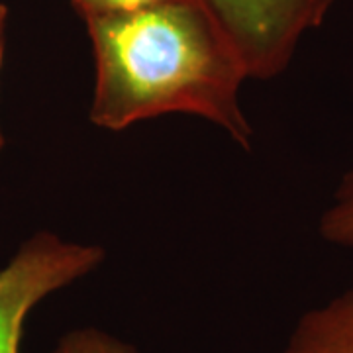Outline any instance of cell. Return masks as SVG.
Instances as JSON below:
<instances>
[{
	"mask_svg": "<svg viewBox=\"0 0 353 353\" xmlns=\"http://www.w3.org/2000/svg\"><path fill=\"white\" fill-rule=\"evenodd\" d=\"M94 53L88 120L122 132L163 114H192L243 150L253 130L241 110L245 65L206 0H161L85 22Z\"/></svg>",
	"mask_w": 353,
	"mask_h": 353,
	"instance_id": "obj_1",
	"label": "cell"
},
{
	"mask_svg": "<svg viewBox=\"0 0 353 353\" xmlns=\"http://www.w3.org/2000/svg\"><path fill=\"white\" fill-rule=\"evenodd\" d=\"M104 250L38 232L0 269V353H20L28 314L43 299L97 271Z\"/></svg>",
	"mask_w": 353,
	"mask_h": 353,
	"instance_id": "obj_2",
	"label": "cell"
},
{
	"mask_svg": "<svg viewBox=\"0 0 353 353\" xmlns=\"http://www.w3.org/2000/svg\"><path fill=\"white\" fill-rule=\"evenodd\" d=\"M226 28L248 79L283 75L310 32L326 22L338 0H206Z\"/></svg>",
	"mask_w": 353,
	"mask_h": 353,
	"instance_id": "obj_3",
	"label": "cell"
},
{
	"mask_svg": "<svg viewBox=\"0 0 353 353\" xmlns=\"http://www.w3.org/2000/svg\"><path fill=\"white\" fill-rule=\"evenodd\" d=\"M281 353H353V287L306 310Z\"/></svg>",
	"mask_w": 353,
	"mask_h": 353,
	"instance_id": "obj_4",
	"label": "cell"
},
{
	"mask_svg": "<svg viewBox=\"0 0 353 353\" xmlns=\"http://www.w3.org/2000/svg\"><path fill=\"white\" fill-rule=\"evenodd\" d=\"M318 230L328 243L353 252V171L341 179L328 208L320 216Z\"/></svg>",
	"mask_w": 353,
	"mask_h": 353,
	"instance_id": "obj_5",
	"label": "cell"
},
{
	"mask_svg": "<svg viewBox=\"0 0 353 353\" xmlns=\"http://www.w3.org/2000/svg\"><path fill=\"white\" fill-rule=\"evenodd\" d=\"M51 353H139L132 343L94 326L67 332Z\"/></svg>",
	"mask_w": 353,
	"mask_h": 353,
	"instance_id": "obj_6",
	"label": "cell"
},
{
	"mask_svg": "<svg viewBox=\"0 0 353 353\" xmlns=\"http://www.w3.org/2000/svg\"><path fill=\"white\" fill-rule=\"evenodd\" d=\"M75 10L81 14L83 22L101 18V16H112V14L132 12L143 6H150L161 0H71Z\"/></svg>",
	"mask_w": 353,
	"mask_h": 353,
	"instance_id": "obj_7",
	"label": "cell"
},
{
	"mask_svg": "<svg viewBox=\"0 0 353 353\" xmlns=\"http://www.w3.org/2000/svg\"><path fill=\"white\" fill-rule=\"evenodd\" d=\"M6 16H8V8L4 4H0V65H2V57H4V28H6ZM4 148V138L0 132V153Z\"/></svg>",
	"mask_w": 353,
	"mask_h": 353,
	"instance_id": "obj_8",
	"label": "cell"
}]
</instances>
